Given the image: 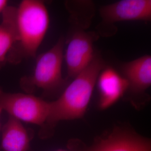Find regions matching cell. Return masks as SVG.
I'll list each match as a JSON object with an SVG mask.
<instances>
[{"mask_svg":"<svg viewBox=\"0 0 151 151\" xmlns=\"http://www.w3.org/2000/svg\"><path fill=\"white\" fill-rule=\"evenodd\" d=\"M105 67L102 57L95 53L90 64L73 78L60 96L50 102L48 117L39 135L45 138L60 122L81 119L86 113L100 72Z\"/></svg>","mask_w":151,"mask_h":151,"instance_id":"1","label":"cell"},{"mask_svg":"<svg viewBox=\"0 0 151 151\" xmlns=\"http://www.w3.org/2000/svg\"><path fill=\"white\" fill-rule=\"evenodd\" d=\"M16 22L17 40L14 50L18 62L36 55L49 27L47 6L39 0L22 1L16 7Z\"/></svg>","mask_w":151,"mask_h":151,"instance_id":"2","label":"cell"},{"mask_svg":"<svg viewBox=\"0 0 151 151\" xmlns=\"http://www.w3.org/2000/svg\"><path fill=\"white\" fill-rule=\"evenodd\" d=\"M65 39L60 37L54 45L37 59L32 75L22 79V87L30 93L41 90L47 95H60L67 86L62 74Z\"/></svg>","mask_w":151,"mask_h":151,"instance_id":"3","label":"cell"},{"mask_svg":"<svg viewBox=\"0 0 151 151\" xmlns=\"http://www.w3.org/2000/svg\"><path fill=\"white\" fill-rule=\"evenodd\" d=\"M0 108L21 122L42 128L48 117L50 102L31 93L7 92L0 88Z\"/></svg>","mask_w":151,"mask_h":151,"instance_id":"4","label":"cell"},{"mask_svg":"<svg viewBox=\"0 0 151 151\" xmlns=\"http://www.w3.org/2000/svg\"><path fill=\"white\" fill-rule=\"evenodd\" d=\"M101 22L99 25V34L109 37L114 34V25L127 21L149 22L151 19V0H122L100 9Z\"/></svg>","mask_w":151,"mask_h":151,"instance_id":"5","label":"cell"},{"mask_svg":"<svg viewBox=\"0 0 151 151\" xmlns=\"http://www.w3.org/2000/svg\"><path fill=\"white\" fill-rule=\"evenodd\" d=\"M95 32L78 27L71 34L65 54L67 80L74 78L91 62L95 55L93 43L97 39Z\"/></svg>","mask_w":151,"mask_h":151,"instance_id":"6","label":"cell"},{"mask_svg":"<svg viewBox=\"0 0 151 151\" xmlns=\"http://www.w3.org/2000/svg\"><path fill=\"white\" fill-rule=\"evenodd\" d=\"M121 75L128 83L130 96L145 95L151 85V57L145 55L120 65Z\"/></svg>","mask_w":151,"mask_h":151,"instance_id":"7","label":"cell"},{"mask_svg":"<svg viewBox=\"0 0 151 151\" xmlns=\"http://www.w3.org/2000/svg\"><path fill=\"white\" fill-rule=\"evenodd\" d=\"M91 151H151V142L131 129L117 127Z\"/></svg>","mask_w":151,"mask_h":151,"instance_id":"8","label":"cell"},{"mask_svg":"<svg viewBox=\"0 0 151 151\" xmlns=\"http://www.w3.org/2000/svg\"><path fill=\"white\" fill-rule=\"evenodd\" d=\"M99 92V106L102 110L110 108L125 94L128 89L126 80L117 70L105 67L97 78Z\"/></svg>","mask_w":151,"mask_h":151,"instance_id":"9","label":"cell"},{"mask_svg":"<svg viewBox=\"0 0 151 151\" xmlns=\"http://www.w3.org/2000/svg\"><path fill=\"white\" fill-rule=\"evenodd\" d=\"M31 133L20 121L9 116L2 128L1 147L4 151H29Z\"/></svg>","mask_w":151,"mask_h":151,"instance_id":"10","label":"cell"},{"mask_svg":"<svg viewBox=\"0 0 151 151\" xmlns=\"http://www.w3.org/2000/svg\"><path fill=\"white\" fill-rule=\"evenodd\" d=\"M0 22V63L9 57L17 43L16 7L9 6L2 12Z\"/></svg>","mask_w":151,"mask_h":151,"instance_id":"11","label":"cell"},{"mask_svg":"<svg viewBox=\"0 0 151 151\" xmlns=\"http://www.w3.org/2000/svg\"><path fill=\"white\" fill-rule=\"evenodd\" d=\"M7 1L6 0H0V13H2V12L5 10L7 6Z\"/></svg>","mask_w":151,"mask_h":151,"instance_id":"12","label":"cell"},{"mask_svg":"<svg viewBox=\"0 0 151 151\" xmlns=\"http://www.w3.org/2000/svg\"><path fill=\"white\" fill-rule=\"evenodd\" d=\"M2 110L0 108V129H1V114H2Z\"/></svg>","mask_w":151,"mask_h":151,"instance_id":"13","label":"cell"},{"mask_svg":"<svg viewBox=\"0 0 151 151\" xmlns=\"http://www.w3.org/2000/svg\"><path fill=\"white\" fill-rule=\"evenodd\" d=\"M66 151V150H58V151Z\"/></svg>","mask_w":151,"mask_h":151,"instance_id":"14","label":"cell"}]
</instances>
